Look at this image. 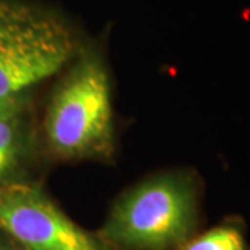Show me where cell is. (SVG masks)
I'll list each match as a JSON object with an SVG mask.
<instances>
[{
    "label": "cell",
    "instance_id": "cell-1",
    "mask_svg": "<svg viewBox=\"0 0 250 250\" xmlns=\"http://www.w3.org/2000/svg\"><path fill=\"white\" fill-rule=\"evenodd\" d=\"M47 103L43 132L64 160H106L114 153V117L106 64L92 47H80Z\"/></svg>",
    "mask_w": 250,
    "mask_h": 250
},
{
    "label": "cell",
    "instance_id": "cell-2",
    "mask_svg": "<svg viewBox=\"0 0 250 250\" xmlns=\"http://www.w3.org/2000/svg\"><path fill=\"white\" fill-rule=\"evenodd\" d=\"M199 221V192L193 177L157 174L128 189L113 205L98 238L108 250H175Z\"/></svg>",
    "mask_w": 250,
    "mask_h": 250
},
{
    "label": "cell",
    "instance_id": "cell-3",
    "mask_svg": "<svg viewBox=\"0 0 250 250\" xmlns=\"http://www.w3.org/2000/svg\"><path fill=\"white\" fill-rule=\"evenodd\" d=\"M68 21L25 0H0V99L31 92L80 50Z\"/></svg>",
    "mask_w": 250,
    "mask_h": 250
},
{
    "label": "cell",
    "instance_id": "cell-4",
    "mask_svg": "<svg viewBox=\"0 0 250 250\" xmlns=\"http://www.w3.org/2000/svg\"><path fill=\"white\" fill-rule=\"evenodd\" d=\"M0 232L22 250H108L27 181L0 185Z\"/></svg>",
    "mask_w": 250,
    "mask_h": 250
},
{
    "label": "cell",
    "instance_id": "cell-5",
    "mask_svg": "<svg viewBox=\"0 0 250 250\" xmlns=\"http://www.w3.org/2000/svg\"><path fill=\"white\" fill-rule=\"evenodd\" d=\"M34 147L31 107L0 123V185L25 181Z\"/></svg>",
    "mask_w": 250,
    "mask_h": 250
},
{
    "label": "cell",
    "instance_id": "cell-6",
    "mask_svg": "<svg viewBox=\"0 0 250 250\" xmlns=\"http://www.w3.org/2000/svg\"><path fill=\"white\" fill-rule=\"evenodd\" d=\"M175 250H248V243L238 224L224 223L197 236H190Z\"/></svg>",
    "mask_w": 250,
    "mask_h": 250
},
{
    "label": "cell",
    "instance_id": "cell-7",
    "mask_svg": "<svg viewBox=\"0 0 250 250\" xmlns=\"http://www.w3.org/2000/svg\"><path fill=\"white\" fill-rule=\"evenodd\" d=\"M31 107V92L0 99V123Z\"/></svg>",
    "mask_w": 250,
    "mask_h": 250
},
{
    "label": "cell",
    "instance_id": "cell-8",
    "mask_svg": "<svg viewBox=\"0 0 250 250\" xmlns=\"http://www.w3.org/2000/svg\"><path fill=\"white\" fill-rule=\"evenodd\" d=\"M0 250H22L17 243L11 241L10 238H7L4 233L0 232Z\"/></svg>",
    "mask_w": 250,
    "mask_h": 250
}]
</instances>
